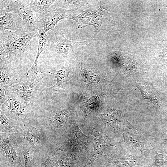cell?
I'll return each mask as SVG.
<instances>
[{
    "label": "cell",
    "mask_w": 167,
    "mask_h": 167,
    "mask_svg": "<svg viewBox=\"0 0 167 167\" xmlns=\"http://www.w3.org/2000/svg\"><path fill=\"white\" fill-rule=\"evenodd\" d=\"M84 128L93 141L92 154L84 167H92L95 161L103 155L106 148L112 146L118 148L117 144L120 142L110 138L96 122H90Z\"/></svg>",
    "instance_id": "cell-5"
},
{
    "label": "cell",
    "mask_w": 167,
    "mask_h": 167,
    "mask_svg": "<svg viewBox=\"0 0 167 167\" xmlns=\"http://www.w3.org/2000/svg\"><path fill=\"white\" fill-rule=\"evenodd\" d=\"M0 110L16 126L30 121L34 114L32 105L21 102L12 94L0 106Z\"/></svg>",
    "instance_id": "cell-6"
},
{
    "label": "cell",
    "mask_w": 167,
    "mask_h": 167,
    "mask_svg": "<svg viewBox=\"0 0 167 167\" xmlns=\"http://www.w3.org/2000/svg\"><path fill=\"white\" fill-rule=\"evenodd\" d=\"M38 47L35 60H38L41 53L45 50L50 44L49 39L42 26L38 30Z\"/></svg>",
    "instance_id": "cell-24"
},
{
    "label": "cell",
    "mask_w": 167,
    "mask_h": 167,
    "mask_svg": "<svg viewBox=\"0 0 167 167\" xmlns=\"http://www.w3.org/2000/svg\"><path fill=\"white\" fill-rule=\"evenodd\" d=\"M0 132H7L16 129V125L0 110Z\"/></svg>",
    "instance_id": "cell-27"
},
{
    "label": "cell",
    "mask_w": 167,
    "mask_h": 167,
    "mask_svg": "<svg viewBox=\"0 0 167 167\" xmlns=\"http://www.w3.org/2000/svg\"><path fill=\"white\" fill-rule=\"evenodd\" d=\"M97 11V9L90 7L84 10L78 15L71 17L70 19L75 20L77 23L78 28H84L88 25Z\"/></svg>",
    "instance_id": "cell-22"
},
{
    "label": "cell",
    "mask_w": 167,
    "mask_h": 167,
    "mask_svg": "<svg viewBox=\"0 0 167 167\" xmlns=\"http://www.w3.org/2000/svg\"><path fill=\"white\" fill-rule=\"evenodd\" d=\"M38 61L35 60L33 65L29 70L26 73V75L28 79L39 81L44 76V72L39 73L37 70V64Z\"/></svg>",
    "instance_id": "cell-28"
},
{
    "label": "cell",
    "mask_w": 167,
    "mask_h": 167,
    "mask_svg": "<svg viewBox=\"0 0 167 167\" xmlns=\"http://www.w3.org/2000/svg\"><path fill=\"white\" fill-rule=\"evenodd\" d=\"M149 144L152 147L155 153V160L153 164L151 166H162L167 164V155L165 154H159L154 149L150 142Z\"/></svg>",
    "instance_id": "cell-29"
},
{
    "label": "cell",
    "mask_w": 167,
    "mask_h": 167,
    "mask_svg": "<svg viewBox=\"0 0 167 167\" xmlns=\"http://www.w3.org/2000/svg\"><path fill=\"white\" fill-rule=\"evenodd\" d=\"M90 158L70 143L49 167H84Z\"/></svg>",
    "instance_id": "cell-10"
},
{
    "label": "cell",
    "mask_w": 167,
    "mask_h": 167,
    "mask_svg": "<svg viewBox=\"0 0 167 167\" xmlns=\"http://www.w3.org/2000/svg\"><path fill=\"white\" fill-rule=\"evenodd\" d=\"M38 34V30L34 28L30 32L22 29L0 32V44L6 53L5 62L11 63L18 61L28 48L31 40L37 37Z\"/></svg>",
    "instance_id": "cell-2"
},
{
    "label": "cell",
    "mask_w": 167,
    "mask_h": 167,
    "mask_svg": "<svg viewBox=\"0 0 167 167\" xmlns=\"http://www.w3.org/2000/svg\"><path fill=\"white\" fill-rule=\"evenodd\" d=\"M30 24L14 12H5L4 15L0 18V32L8 30L15 31L22 29L27 31Z\"/></svg>",
    "instance_id": "cell-17"
},
{
    "label": "cell",
    "mask_w": 167,
    "mask_h": 167,
    "mask_svg": "<svg viewBox=\"0 0 167 167\" xmlns=\"http://www.w3.org/2000/svg\"><path fill=\"white\" fill-rule=\"evenodd\" d=\"M98 158L96 167H132L138 165L144 167L142 165L144 161L142 156L132 155L121 151L118 153L103 155Z\"/></svg>",
    "instance_id": "cell-7"
},
{
    "label": "cell",
    "mask_w": 167,
    "mask_h": 167,
    "mask_svg": "<svg viewBox=\"0 0 167 167\" xmlns=\"http://www.w3.org/2000/svg\"><path fill=\"white\" fill-rule=\"evenodd\" d=\"M122 135L123 140L120 143H126L132 148L140 151L143 155H149L150 150L148 143L143 137L138 134V131L125 128Z\"/></svg>",
    "instance_id": "cell-16"
},
{
    "label": "cell",
    "mask_w": 167,
    "mask_h": 167,
    "mask_svg": "<svg viewBox=\"0 0 167 167\" xmlns=\"http://www.w3.org/2000/svg\"><path fill=\"white\" fill-rule=\"evenodd\" d=\"M54 31V37L51 41L49 50L58 53L66 59H68L69 54L75 48L91 45L87 41L78 42L66 39L64 35L62 29L60 27H56Z\"/></svg>",
    "instance_id": "cell-11"
},
{
    "label": "cell",
    "mask_w": 167,
    "mask_h": 167,
    "mask_svg": "<svg viewBox=\"0 0 167 167\" xmlns=\"http://www.w3.org/2000/svg\"><path fill=\"white\" fill-rule=\"evenodd\" d=\"M23 155L24 164L20 167H33L44 158L23 142Z\"/></svg>",
    "instance_id": "cell-21"
},
{
    "label": "cell",
    "mask_w": 167,
    "mask_h": 167,
    "mask_svg": "<svg viewBox=\"0 0 167 167\" xmlns=\"http://www.w3.org/2000/svg\"><path fill=\"white\" fill-rule=\"evenodd\" d=\"M39 81L28 79L25 82L17 83L11 86L12 94L24 101V102L32 105L40 88Z\"/></svg>",
    "instance_id": "cell-14"
},
{
    "label": "cell",
    "mask_w": 167,
    "mask_h": 167,
    "mask_svg": "<svg viewBox=\"0 0 167 167\" xmlns=\"http://www.w3.org/2000/svg\"><path fill=\"white\" fill-rule=\"evenodd\" d=\"M0 105L1 106L5 101H6L9 98V97L6 96L7 90L6 89L8 88H6L2 86H0Z\"/></svg>",
    "instance_id": "cell-30"
},
{
    "label": "cell",
    "mask_w": 167,
    "mask_h": 167,
    "mask_svg": "<svg viewBox=\"0 0 167 167\" xmlns=\"http://www.w3.org/2000/svg\"><path fill=\"white\" fill-rule=\"evenodd\" d=\"M16 129L21 136L24 144L44 158H47L56 141L44 130L33 126L29 120L17 125Z\"/></svg>",
    "instance_id": "cell-4"
},
{
    "label": "cell",
    "mask_w": 167,
    "mask_h": 167,
    "mask_svg": "<svg viewBox=\"0 0 167 167\" xmlns=\"http://www.w3.org/2000/svg\"><path fill=\"white\" fill-rule=\"evenodd\" d=\"M87 8L85 6L70 10L65 9L56 6L48 11L39 21L46 33L49 30L54 31L58 22L65 19H70Z\"/></svg>",
    "instance_id": "cell-12"
},
{
    "label": "cell",
    "mask_w": 167,
    "mask_h": 167,
    "mask_svg": "<svg viewBox=\"0 0 167 167\" xmlns=\"http://www.w3.org/2000/svg\"><path fill=\"white\" fill-rule=\"evenodd\" d=\"M69 123L68 129L63 136L90 158L93 150L92 138L89 135L88 136L83 133L74 116L70 118Z\"/></svg>",
    "instance_id": "cell-8"
},
{
    "label": "cell",
    "mask_w": 167,
    "mask_h": 167,
    "mask_svg": "<svg viewBox=\"0 0 167 167\" xmlns=\"http://www.w3.org/2000/svg\"><path fill=\"white\" fill-rule=\"evenodd\" d=\"M92 1L89 0H59L57 1L58 6L62 8L70 10L89 5Z\"/></svg>",
    "instance_id": "cell-25"
},
{
    "label": "cell",
    "mask_w": 167,
    "mask_h": 167,
    "mask_svg": "<svg viewBox=\"0 0 167 167\" xmlns=\"http://www.w3.org/2000/svg\"><path fill=\"white\" fill-rule=\"evenodd\" d=\"M0 86L8 88L20 81L15 71L11 66V63L0 62Z\"/></svg>",
    "instance_id": "cell-18"
},
{
    "label": "cell",
    "mask_w": 167,
    "mask_h": 167,
    "mask_svg": "<svg viewBox=\"0 0 167 167\" xmlns=\"http://www.w3.org/2000/svg\"><path fill=\"white\" fill-rule=\"evenodd\" d=\"M1 167H20L24 161L22 137L16 129L0 132Z\"/></svg>",
    "instance_id": "cell-3"
},
{
    "label": "cell",
    "mask_w": 167,
    "mask_h": 167,
    "mask_svg": "<svg viewBox=\"0 0 167 167\" xmlns=\"http://www.w3.org/2000/svg\"><path fill=\"white\" fill-rule=\"evenodd\" d=\"M71 71L69 67L62 66L56 73H51L57 79V83L51 87L53 90L58 91L65 89L67 85L68 76Z\"/></svg>",
    "instance_id": "cell-23"
},
{
    "label": "cell",
    "mask_w": 167,
    "mask_h": 167,
    "mask_svg": "<svg viewBox=\"0 0 167 167\" xmlns=\"http://www.w3.org/2000/svg\"><path fill=\"white\" fill-rule=\"evenodd\" d=\"M110 17L108 12L105 10L97 9V11L89 24L93 26L95 29L93 36L102 30H106L108 27Z\"/></svg>",
    "instance_id": "cell-19"
},
{
    "label": "cell",
    "mask_w": 167,
    "mask_h": 167,
    "mask_svg": "<svg viewBox=\"0 0 167 167\" xmlns=\"http://www.w3.org/2000/svg\"><path fill=\"white\" fill-rule=\"evenodd\" d=\"M97 115V117L101 118L105 123L113 129L114 134L117 136H121L125 128L137 131L122 115L119 110L113 108H109L105 113H99Z\"/></svg>",
    "instance_id": "cell-13"
},
{
    "label": "cell",
    "mask_w": 167,
    "mask_h": 167,
    "mask_svg": "<svg viewBox=\"0 0 167 167\" xmlns=\"http://www.w3.org/2000/svg\"><path fill=\"white\" fill-rule=\"evenodd\" d=\"M42 110L34 109L32 118L36 119L39 126L54 141L60 139L67 131L70 119L74 116L72 106L57 108L45 107Z\"/></svg>",
    "instance_id": "cell-1"
},
{
    "label": "cell",
    "mask_w": 167,
    "mask_h": 167,
    "mask_svg": "<svg viewBox=\"0 0 167 167\" xmlns=\"http://www.w3.org/2000/svg\"><path fill=\"white\" fill-rule=\"evenodd\" d=\"M56 0H30V7L39 20L48 12L49 8L54 3Z\"/></svg>",
    "instance_id": "cell-20"
},
{
    "label": "cell",
    "mask_w": 167,
    "mask_h": 167,
    "mask_svg": "<svg viewBox=\"0 0 167 167\" xmlns=\"http://www.w3.org/2000/svg\"><path fill=\"white\" fill-rule=\"evenodd\" d=\"M77 95L80 104V113L83 121L98 112L103 106L104 95L87 97L80 91L78 92Z\"/></svg>",
    "instance_id": "cell-15"
},
{
    "label": "cell",
    "mask_w": 167,
    "mask_h": 167,
    "mask_svg": "<svg viewBox=\"0 0 167 167\" xmlns=\"http://www.w3.org/2000/svg\"><path fill=\"white\" fill-rule=\"evenodd\" d=\"M137 86L144 98L148 99L149 102L154 104L158 108H160L161 104L159 101L152 91H150L146 86L141 85L139 83L137 84Z\"/></svg>",
    "instance_id": "cell-26"
},
{
    "label": "cell",
    "mask_w": 167,
    "mask_h": 167,
    "mask_svg": "<svg viewBox=\"0 0 167 167\" xmlns=\"http://www.w3.org/2000/svg\"><path fill=\"white\" fill-rule=\"evenodd\" d=\"M0 10L4 12H14L38 30L41 26L29 6L30 0H1Z\"/></svg>",
    "instance_id": "cell-9"
}]
</instances>
